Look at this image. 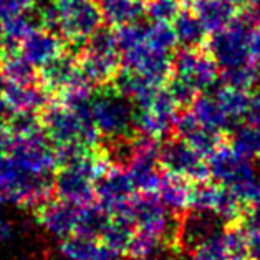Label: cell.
<instances>
[{
    "label": "cell",
    "instance_id": "9",
    "mask_svg": "<svg viewBox=\"0 0 260 260\" xmlns=\"http://www.w3.org/2000/svg\"><path fill=\"white\" fill-rule=\"evenodd\" d=\"M252 28L236 17L225 28L215 31L207 40V50L214 56L220 70L234 68L252 61L249 53V40Z\"/></svg>",
    "mask_w": 260,
    "mask_h": 260
},
{
    "label": "cell",
    "instance_id": "45",
    "mask_svg": "<svg viewBox=\"0 0 260 260\" xmlns=\"http://www.w3.org/2000/svg\"><path fill=\"white\" fill-rule=\"evenodd\" d=\"M10 139H12V135L9 131L7 123H5L4 119H0V156H2L5 151L9 149Z\"/></svg>",
    "mask_w": 260,
    "mask_h": 260
},
{
    "label": "cell",
    "instance_id": "48",
    "mask_svg": "<svg viewBox=\"0 0 260 260\" xmlns=\"http://www.w3.org/2000/svg\"><path fill=\"white\" fill-rule=\"evenodd\" d=\"M5 78H4V75H2V70H0V94H2V90H4V86H5Z\"/></svg>",
    "mask_w": 260,
    "mask_h": 260
},
{
    "label": "cell",
    "instance_id": "7",
    "mask_svg": "<svg viewBox=\"0 0 260 260\" xmlns=\"http://www.w3.org/2000/svg\"><path fill=\"white\" fill-rule=\"evenodd\" d=\"M56 30L70 43H86L101 27L103 15L96 0H58Z\"/></svg>",
    "mask_w": 260,
    "mask_h": 260
},
{
    "label": "cell",
    "instance_id": "36",
    "mask_svg": "<svg viewBox=\"0 0 260 260\" xmlns=\"http://www.w3.org/2000/svg\"><path fill=\"white\" fill-rule=\"evenodd\" d=\"M220 191V184L217 182H194L192 191H191V204L189 209L192 211H206V212H212L215 201H217V196Z\"/></svg>",
    "mask_w": 260,
    "mask_h": 260
},
{
    "label": "cell",
    "instance_id": "24",
    "mask_svg": "<svg viewBox=\"0 0 260 260\" xmlns=\"http://www.w3.org/2000/svg\"><path fill=\"white\" fill-rule=\"evenodd\" d=\"M111 83L115 85V91H118L121 96L128 98L136 108L146 106L156 96L157 90L162 88L153 83V81H149L148 78H144L143 75L126 68L121 73L116 75Z\"/></svg>",
    "mask_w": 260,
    "mask_h": 260
},
{
    "label": "cell",
    "instance_id": "15",
    "mask_svg": "<svg viewBox=\"0 0 260 260\" xmlns=\"http://www.w3.org/2000/svg\"><path fill=\"white\" fill-rule=\"evenodd\" d=\"M135 191L126 168L111 162L106 173L94 182V202L108 214H113L128 204Z\"/></svg>",
    "mask_w": 260,
    "mask_h": 260
},
{
    "label": "cell",
    "instance_id": "5",
    "mask_svg": "<svg viewBox=\"0 0 260 260\" xmlns=\"http://www.w3.org/2000/svg\"><path fill=\"white\" fill-rule=\"evenodd\" d=\"M7 153L10 161L30 176L50 177L58 169L55 146L43 129L23 136H12Z\"/></svg>",
    "mask_w": 260,
    "mask_h": 260
},
{
    "label": "cell",
    "instance_id": "43",
    "mask_svg": "<svg viewBox=\"0 0 260 260\" xmlns=\"http://www.w3.org/2000/svg\"><path fill=\"white\" fill-rule=\"evenodd\" d=\"M244 123L260 126V90L250 91V100H249V106H247V111H245Z\"/></svg>",
    "mask_w": 260,
    "mask_h": 260
},
{
    "label": "cell",
    "instance_id": "31",
    "mask_svg": "<svg viewBox=\"0 0 260 260\" xmlns=\"http://www.w3.org/2000/svg\"><path fill=\"white\" fill-rule=\"evenodd\" d=\"M0 70H2V75L7 83L27 85L35 83L37 80L35 67L20 52L0 56Z\"/></svg>",
    "mask_w": 260,
    "mask_h": 260
},
{
    "label": "cell",
    "instance_id": "44",
    "mask_svg": "<svg viewBox=\"0 0 260 260\" xmlns=\"http://www.w3.org/2000/svg\"><path fill=\"white\" fill-rule=\"evenodd\" d=\"M249 53H250V60L255 63L257 67H260V27L253 28L250 34Z\"/></svg>",
    "mask_w": 260,
    "mask_h": 260
},
{
    "label": "cell",
    "instance_id": "13",
    "mask_svg": "<svg viewBox=\"0 0 260 260\" xmlns=\"http://www.w3.org/2000/svg\"><path fill=\"white\" fill-rule=\"evenodd\" d=\"M177 106L166 88H159L156 96L148 105L136 110V129L141 136L153 139L166 138L174 131V121L177 116Z\"/></svg>",
    "mask_w": 260,
    "mask_h": 260
},
{
    "label": "cell",
    "instance_id": "17",
    "mask_svg": "<svg viewBox=\"0 0 260 260\" xmlns=\"http://www.w3.org/2000/svg\"><path fill=\"white\" fill-rule=\"evenodd\" d=\"M80 207L65 201H47L37 209L40 229L55 240H61L78 229Z\"/></svg>",
    "mask_w": 260,
    "mask_h": 260
},
{
    "label": "cell",
    "instance_id": "23",
    "mask_svg": "<svg viewBox=\"0 0 260 260\" xmlns=\"http://www.w3.org/2000/svg\"><path fill=\"white\" fill-rule=\"evenodd\" d=\"M191 10L198 15L209 35L225 28L239 14V9L229 0H192Z\"/></svg>",
    "mask_w": 260,
    "mask_h": 260
},
{
    "label": "cell",
    "instance_id": "32",
    "mask_svg": "<svg viewBox=\"0 0 260 260\" xmlns=\"http://www.w3.org/2000/svg\"><path fill=\"white\" fill-rule=\"evenodd\" d=\"M164 247H166V244H164L159 237H156L149 232L136 229L129 240L126 253L135 260H144V258L161 255Z\"/></svg>",
    "mask_w": 260,
    "mask_h": 260
},
{
    "label": "cell",
    "instance_id": "40",
    "mask_svg": "<svg viewBox=\"0 0 260 260\" xmlns=\"http://www.w3.org/2000/svg\"><path fill=\"white\" fill-rule=\"evenodd\" d=\"M12 136H23L30 133L40 131L42 121L37 113H12V118L7 121Z\"/></svg>",
    "mask_w": 260,
    "mask_h": 260
},
{
    "label": "cell",
    "instance_id": "34",
    "mask_svg": "<svg viewBox=\"0 0 260 260\" xmlns=\"http://www.w3.org/2000/svg\"><path fill=\"white\" fill-rule=\"evenodd\" d=\"M222 237H224L227 260H250L245 231L239 222L225 225L224 231H222Z\"/></svg>",
    "mask_w": 260,
    "mask_h": 260
},
{
    "label": "cell",
    "instance_id": "22",
    "mask_svg": "<svg viewBox=\"0 0 260 260\" xmlns=\"http://www.w3.org/2000/svg\"><path fill=\"white\" fill-rule=\"evenodd\" d=\"M2 98L12 113H39L48 105V91L35 83H5Z\"/></svg>",
    "mask_w": 260,
    "mask_h": 260
},
{
    "label": "cell",
    "instance_id": "4",
    "mask_svg": "<svg viewBox=\"0 0 260 260\" xmlns=\"http://www.w3.org/2000/svg\"><path fill=\"white\" fill-rule=\"evenodd\" d=\"M91 116L100 136L108 141L131 138L136 129V106L115 90L91 100Z\"/></svg>",
    "mask_w": 260,
    "mask_h": 260
},
{
    "label": "cell",
    "instance_id": "28",
    "mask_svg": "<svg viewBox=\"0 0 260 260\" xmlns=\"http://www.w3.org/2000/svg\"><path fill=\"white\" fill-rule=\"evenodd\" d=\"M173 28L176 34L177 43L187 48H204L207 45L209 34L201 23L198 15L191 9H182L174 20Z\"/></svg>",
    "mask_w": 260,
    "mask_h": 260
},
{
    "label": "cell",
    "instance_id": "46",
    "mask_svg": "<svg viewBox=\"0 0 260 260\" xmlns=\"http://www.w3.org/2000/svg\"><path fill=\"white\" fill-rule=\"evenodd\" d=\"M229 2H232L237 9H242L247 5V0H229Z\"/></svg>",
    "mask_w": 260,
    "mask_h": 260
},
{
    "label": "cell",
    "instance_id": "33",
    "mask_svg": "<svg viewBox=\"0 0 260 260\" xmlns=\"http://www.w3.org/2000/svg\"><path fill=\"white\" fill-rule=\"evenodd\" d=\"M108 220H110V214H108L103 207L98 204H90L80 207V219H78V234H85L90 237H100L101 232L106 227Z\"/></svg>",
    "mask_w": 260,
    "mask_h": 260
},
{
    "label": "cell",
    "instance_id": "42",
    "mask_svg": "<svg viewBox=\"0 0 260 260\" xmlns=\"http://www.w3.org/2000/svg\"><path fill=\"white\" fill-rule=\"evenodd\" d=\"M17 225L5 212L0 211V247H7L15 240Z\"/></svg>",
    "mask_w": 260,
    "mask_h": 260
},
{
    "label": "cell",
    "instance_id": "19",
    "mask_svg": "<svg viewBox=\"0 0 260 260\" xmlns=\"http://www.w3.org/2000/svg\"><path fill=\"white\" fill-rule=\"evenodd\" d=\"M174 133L177 138L186 141L204 159H207L215 151V148L220 146L225 139V135H220V133H215L201 126L189 110L177 113L174 121Z\"/></svg>",
    "mask_w": 260,
    "mask_h": 260
},
{
    "label": "cell",
    "instance_id": "35",
    "mask_svg": "<svg viewBox=\"0 0 260 260\" xmlns=\"http://www.w3.org/2000/svg\"><path fill=\"white\" fill-rule=\"evenodd\" d=\"M146 42L156 50L171 53L177 45L173 25L166 22H153L151 25H146Z\"/></svg>",
    "mask_w": 260,
    "mask_h": 260
},
{
    "label": "cell",
    "instance_id": "51",
    "mask_svg": "<svg viewBox=\"0 0 260 260\" xmlns=\"http://www.w3.org/2000/svg\"><path fill=\"white\" fill-rule=\"evenodd\" d=\"M2 28H4V17L0 15V37H2Z\"/></svg>",
    "mask_w": 260,
    "mask_h": 260
},
{
    "label": "cell",
    "instance_id": "41",
    "mask_svg": "<svg viewBox=\"0 0 260 260\" xmlns=\"http://www.w3.org/2000/svg\"><path fill=\"white\" fill-rule=\"evenodd\" d=\"M37 5V0H0V15L4 18L28 14Z\"/></svg>",
    "mask_w": 260,
    "mask_h": 260
},
{
    "label": "cell",
    "instance_id": "25",
    "mask_svg": "<svg viewBox=\"0 0 260 260\" xmlns=\"http://www.w3.org/2000/svg\"><path fill=\"white\" fill-rule=\"evenodd\" d=\"M191 191L192 184L191 181L184 179V177L173 174V173H164L161 174V182L157 187V198L173 214L181 215L189 209L191 204Z\"/></svg>",
    "mask_w": 260,
    "mask_h": 260
},
{
    "label": "cell",
    "instance_id": "52",
    "mask_svg": "<svg viewBox=\"0 0 260 260\" xmlns=\"http://www.w3.org/2000/svg\"><path fill=\"white\" fill-rule=\"evenodd\" d=\"M50 2H58V0H50Z\"/></svg>",
    "mask_w": 260,
    "mask_h": 260
},
{
    "label": "cell",
    "instance_id": "20",
    "mask_svg": "<svg viewBox=\"0 0 260 260\" xmlns=\"http://www.w3.org/2000/svg\"><path fill=\"white\" fill-rule=\"evenodd\" d=\"M35 68L45 67L65 52L63 40L58 34L50 28H34L25 37L18 50Z\"/></svg>",
    "mask_w": 260,
    "mask_h": 260
},
{
    "label": "cell",
    "instance_id": "14",
    "mask_svg": "<svg viewBox=\"0 0 260 260\" xmlns=\"http://www.w3.org/2000/svg\"><path fill=\"white\" fill-rule=\"evenodd\" d=\"M121 61L126 70L143 75L157 86L166 85L173 73V61L169 53L153 48L146 40L123 52Z\"/></svg>",
    "mask_w": 260,
    "mask_h": 260
},
{
    "label": "cell",
    "instance_id": "39",
    "mask_svg": "<svg viewBox=\"0 0 260 260\" xmlns=\"http://www.w3.org/2000/svg\"><path fill=\"white\" fill-rule=\"evenodd\" d=\"M166 85V90L169 91V94L173 96V100L179 108H189L196 100V96L199 94L198 88L191 81L182 77H177V75H174V78H169Z\"/></svg>",
    "mask_w": 260,
    "mask_h": 260
},
{
    "label": "cell",
    "instance_id": "12",
    "mask_svg": "<svg viewBox=\"0 0 260 260\" xmlns=\"http://www.w3.org/2000/svg\"><path fill=\"white\" fill-rule=\"evenodd\" d=\"M159 164L168 173L177 174L191 182H204L211 179L204 157L177 136L161 144Z\"/></svg>",
    "mask_w": 260,
    "mask_h": 260
},
{
    "label": "cell",
    "instance_id": "3",
    "mask_svg": "<svg viewBox=\"0 0 260 260\" xmlns=\"http://www.w3.org/2000/svg\"><path fill=\"white\" fill-rule=\"evenodd\" d=\"M121 53H119L116 31L100 27L86 40L83 53L80 56V68L91 85L111 83L118 75Z\"/></svg>",
    "mask_w": 260,
    "mask_h": 260
},
{
    "label": "cell",
    "instance_id": "26",
    "mask_svg": "<svg viewBox=\"0 0 260 260\" xmlns=\"http://www.w3.org/2000/svg\"><path fill=\"white\" fill-rule=\"evenodd\" d=\"M189 111L192 113L201 126H204V128L211 131L227 135L232 129V124L225 118L224 113H222L220 106L212 96V93L198 94L196 100L191 103V106H189Z\"/></svg>",
    "mask_w": 260,
    "mask_h": 260
},
{
    "label": "cell",
    "instance_id": "27",
    "mask_svg": "<svg viewBox=\"0 0 260 260\" xmlns=\"http://www.w3.org/2000/svg\"><path fill=\"white\" fill-rule=\"evenodd\" d=\"M103 20L110 27H123L136 23L146 14V4L143 0H98Z\"/></svg>",
    "mask_w": 260,
    "mask_h": 260
},
{
    "label": "cell",
    "instance_id": "50",
    "mask_svg": "<svg viewBox=\"0 0 260 260\" xmlns=\"http://www.w3.org/2000/svg\"><path fill=\"white\" fill-rule=\"evenodd\" d=\"M144 260H171V258H164L162 255H156V257H151V258H144Z\"/></svg>",
    "mask_w": 260,
    "mask_h": 260
},
{
    "label": "cell",
    "instance_id": "38",
    "mask_svg": "<svg viewBox=\"0 0 260 260\" xmlns=\"http://www.w3.org/2000/svg\"><path fill=\"white\" fill-rule=\"evenodd\" d=\"M222 231L206 239L204 242H201L191 253H189V257H191L189 260H227Z\"/></svg>",
    "mask_w": 260,
    "mask_h": 260
},
{
    "label": "cell",
    "instance_id": "11",
    "mask_svg": "<svg viewBox=\"0 0 260 260\" xmlns=\"http://www.w3.org/2000/svg\"><path fill=\"white\" fill-rule=\"evenodd\" d=\"M171 61H173V73L189 80L199 93L211 90L219 81L220 68L209 50L181 47L171 56Z\"/></svg>",
    "mask_w": 260,
    "mask_h": 260
},
{
    "label": "cell",
    "instance_id": "30",
    "mask_svg": "<svg viewBox=\"0 0 260 260\" xmlns=\"http://www.w3.org/2000/svg\"><path fill=\"white\" fill-rule=\"evenodd\" d=\"M231 148L247 161H260V126L240 123L229 131Z\"/></svg>",
    "mask_w": 260,
    "mask_h": 260
},
{
    "label": "cell",
    "instance_id": "21",
    "mask_svg": "<svg viewBox=\"0 0 260 260\" xmlns=\"http://www.w3.org/2000/svg\"><path fill=\"white\" fill-rule=\"evenodd\" d=\"M60 260H119V253L100 244L96 237L75 232L61 239L56 247Z\"/></svg>",
    "mask_w": 260,
    "mask_h": 260
},
{
    "label": "cell",
    "instance_id": "2",
    "mask_svg": "<svg viewBox=\"0 0 260 260\" xmlns=\"http://www.w3.org/2000/svg\"><path fill=\"white\" fill-rule=\"evenodd\" d=\"M52 192L50 177L30 176L18 169L9 156H0V207L12 204L22 209H39L50 201Z\"/></svg>",
    "mask_w": 260,
    "mask_h": 260
},
{
    "label": "cell",
    "instance_id": "49",
    "mask_svg": "<svg viewBox=\"0 0 260 260\" xmlns=\"http://www.w3.org/2000/svg\"><path fill=\"white\" fill-rule=\"evenodd\" d=\"M14 260H37L35 257H31V255H22V257H17Z\"/></svg>",
    "mask_w": 260,
    "mask_h": 260
},
{
    "label": "cell",
    "instance_id": "8",
    "mask_svg": "<svg viewBox=\"0 0 260 260\" xmlns=\"http://www.w3.org/2000/svg\"><path fill=\"white\" fill-rule=\"evenodd\" d=\"M206 162L211 179L232 191L237 199L239 194L260 174V171L253 166V161L240 157L227 141L217 146Z\"/></svg>",
    "mask_w": 260,
    "mask_h": 260
},
{
    "label": "cell",
    "instance_id": "1",
    "mask_svg": "<svg viewBox=\"0 0 260 260\" xmlns=\"http://www.w3.org/2000/svg\"><path fill=\"white\" fill-rule=\"evenodd\" d=\"M42 111V129L53 146L80 144L90 149L98 146L100 133L91 116V101L81 105H47Z\"/></svg>",
    "mask_w": 260,
    "mask_h": 260
},
{
    "label": "cell",
    "instance_id": "16",
    "mask_svg": "<svg viewBox=\"0 0 260 260\" xmlns=\"http://www.w3.org/2000/svg\"><path fill=\"white\" fill-rule=\"evenodd\" d=\"M40 81L48 93H55L58 96L83 86H93L81 72L80 61H77L73 55L65 52L47 63L45 67H42Z\"/></svg>",
    "mask_w": 260,
    "mask_h": 260
},
{
    "label": "cell",
    "instance_id": "37",
    "mask_svg": "<svg viewBox=\"0 0 260 260\" xmlns=\"http://www.w3.org/2000/svg\"><path fill=\"white\" fill-rule=\"evenodd\" d=\"M182 9V0H148L146 15L153 22L171 23Z\"/></svg>",
    "mask_w": 260,
    "mask_h": 260
},
{
    "label": "cell",
    "instance_id": "47",
    "mask_svg": "<svg viewBox=\"0 0 260 260\" xmlns=\"http://www.w3.org/2000/svg\"><path fill=\"white\" fill-rule=\"evenodd\" d=\"M247 5H250V7H257V9H260V0H247Z\"/></svg>",
    "mask_w": 260,
    "mask_h": 260
},
{
    "label": "cell",
    "instance_id": "18",
    "mask_svg": "<svg viewBox=\"0 0 260 260\" xmlns=\"http://www.w3.org/2000/svg\"><path fill=\"white\" fill-rule=\"evenodd\" d=\"M224 225L225 224L215 214L191 209V212H184V215L179 219L177 245L184 252L191 253L201 242L220 232Z\"/></svg>",
    "mask_w": 260,
    "mask_h": 260
},
{
    "label": "cell",
    "instance_id": "29",
    "mask_svg": "<svg viewBox=\"0 0 260 260\" xmlns=\"http://www.w3.org/2000/svg\"><path fill=\"white\" fill-rule=\"evenodd\" d=\"M212 96L217 101V105L220 106V110L225 115V118L229 119L232 128L240 123H244L245 111H247V106H249V100H250V91L220 85L219 88H215L212 91Z\"/></svg>",
    "mask_w": 260,
    "mask_h": 260
},
{
    "label": "cell",
    "instance_id": "6",
    "mask_svg": "<svg viewBox=\"0 0 260 260\" xmlns=\"http://www.w3.org/2000/svg\"><path fill=\"white\" fill-rule=\"evenodd\" d=\"M129 214L136 229L159 237L168 247L177 245L179 219L162 204L157 194H135L129 199Z\"/></svg>",
    "mask_w": 260,
    "mask_h": 260
},
{
    "label": "cell",
    "instance_id": "10",
    "mask_svg": "<svg viewBox=\"0 0 260 260\" xmlns=\"http://www.w3.org/2000/svg\"><path fill=\"white\" fill-rule=\"evenodd\" d=\"M159 148L157 139L139 136L131 141V156L126 162V171L133 181L136 191L157 194V187L161 182L159 173Z\"/></svg>",
    "mask_w": 260,
    "mask_h": 260
}]
</instances>
